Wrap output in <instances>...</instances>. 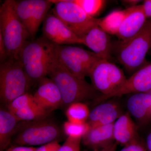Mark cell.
<instances>
[{
    "instance_id": "1",
    "label": "cell",
    "mask_w": 151,
    "mask_h": 151,
    "mask_svg": "<svg viewBox=\"0 0 151 151\" xmlns=\"http://www.w3.org/2000/svg\"><path fill=\"white\" fill-rule=\"evenodd\" d=\"M58 45L43 37L25 43L18 60L32 82H39L48 75L58 59Z\"/></svg>"
},
{
    "instance_id": "2",
    "label": "cell",
    "mask_w": 151,
    "mask_h": 151,
    "mask_svg": "<svg viewBox=\"0 0 151 151\" xmlns=\"http://www.w3.org/2000/svg\"><path fill=\"white\" fill-rule=\"evenodd\" d=\"M59 89L63 105L99 99L98 92L85 79L76 77L65 68L58 59L48 74Z\"/></svg>"
},
{
    "instance_id": "3",
    "label": "cell",
    "mask_w": 151,
    "mask_h": 151,
    "mask_svg": "<svg viewBox=\"0 0 151 151\" xmlns=\"http://www.w3.org/2000/svg\"><path fill=\"white\" fill-rule=\"evenodd\" d=\"M117 59L129 73H135L146 63L145 57L151 48V23L147 21L140 31L127 40L118 42Z\"/></svg>"
},
{
    "instance_id": "4",
    "label": "cell",
    "mask_w": 151,
    "mask_h": 151,
    "mask_svg": "<svg viewBox=\"0 0 151 151\" xmlns=\"http://www.w3.org/2000/svg\"><path fill=\"white\" fill-rule=\"evenodd\" d=\"M0 34L4 42L7 58L18 60L21 50L30 36L17 15L13 0H6L0 7Z\"/></svg>"
},
{
    "instance_id": "5",
    "label": "cell",
    "mask_w": 151,
    "mask_h": 151,
    "mask_svg": "<svg viewBox=\"0 0 151 151\" xmlns=\"http://www.w3.org/2000/svg\"><path fill=\"white\" fill-rule=\"evenodd\" d=\"M33 83L18 60L7 58L0 65V98L7 105L28 93Z\"/></svg>"
},
{
    "instance_id": "6",
    "label": "cell",
    "mask_w": 151,
    "mask_h": 151,
    "mask_svg": "<svg viewBox=\"0 0 151 151\" xmlns=\"http://www.w3.org/2000/svg\"><path fill=\"white\" fill-rule=\"evenodd\" d=\"M19 129L13 141L14 146L40 145L62 137V131L59 126L47 118L33 122H25Z\"/></svg>"
},
{
    "instance_id": "7",
    "label": "cell",
    "mask_w": 151,
    "mask_h": 151,
    "mask_svg": "<svg viewBox=\"0 0 151 151\" xmlns=\"http://www.w3.org/2000/svg\"><path fill=\"white\" fill-rule=\"evenodd\" d=\"M52 12L73 33L83 39L89 31L99 26L100 19L87 14L73 0H51Z\"/></svg>"
},
{
    "instance_id": "8",
    "label": "cell",
    "mask_w": 151,
    "mask_h": 151,
    "mask_svg": "<svg viewBox=\"0 0 151 151\" xmlns=\"http://www.w3.org/2000/svg\"><path fill=\"white\" fill-rule=\"evenodd\" d=\"M88 76L92 84L103 94L101 100L113 97L122 88L127 78L119 67L108 60L100 59L90 70Z\"/></svg>"
},
{
    "instance_id": "9",
    "label": "cell",
    "mask_w": 151,
    "mask_h": 151,
    "mask_svg": "<svg viewBox=\"0 0 151 151\" xmlns=\"http://www.w3.org/2000/svg\"><path fill=\"white\" fill-rule=\"evenodd\" d=\"M57 55L63 67L76 77L82 79L88 76L95 63L101 59L92 52L68 45H58Z\"/></svg>"
},
{
    "instance_id": "10",
    "label": "cell",
    "mask_w": 151,
    "mask_h": 151,
    "mask_svg": "<svg viewBox=\"0 0 151 151\" xmlns=\"http://www.w3.org/2000/svg\"><path fill=\"white\" fill-rule=\"evenodd\" d=\"M52 5L51 0L14 1L17 15L31 37L37 32Z\"/></svg>"
},
{
    "instance_id": "11",
    "label": "cell",
    "mask_w": 151,
    "mask_h": 151,
    "mask_svg": "<svg viewBox=\"0 0 151 151\" xmlns=\"http://www.w3.org/2000/svg\"><path fill=\"white\" fill-rule=\"evenodd\" d=\"M42 37L57 45L81 44L82 39L78 37L53 13H49L45 19L42 28Z\"/></svg>"
},
{
    "instance_id": "12",
    "label": "cell",
    "mask_w": 151,
    "mask_h": 151,
    "mask_svg": "<svg viewBox=\"0 0 151 151\" xmlns=\"http://www.w3.org/2000/svg\"><path fill=\"white\" fill-rule=\"evenodd\" d=\"M39 82L38 87L33 94L39 106L50 113L63 105L59 89L51 78L45 77Z\"/></svg>"
},
{
    "instance_id": "13",
    "label": "cell",
    "mask_w": 151,
    "mask_h": 151,
    "mask_svg": "<svg viewBox=\"0 0 151 151\" xmlns=\"http://www.w3.org/2000/svg\"><path fill=\"white\" fill-rule=\"evenodd\" d=\"M126 11V16L116 35L121 41L134 36L140 31L147 21L142 5L127 8Z\"/></svg>"
},
{
    "instance_id": "14",
    "label": "cell",
    "mask_w": 151,
    "mask_h": 151,
    "mask_svg": "<svg viewBox=\"0 0 151 151\" xmlns=\"http://www.w3.org/2000/svg\"><path fill=\"white\" fill-rule=\"evenodd\" d=\"M151 90V63H146L132 76L113 97L130 93H145Z\"/></svg>"
},
{
    "instance_id": "15",
    "label": "cell",
    "mask_w": 151,
    "mask_h": 151,
    "mask_svg": "<svg viewBox=\"0 0 151 151\" xmlns=\"http://www.w3.org/2000/svg\"><path fill=\"white\" fill-rule=\"evenodd\" d=\"M84 45L101 59L111 61L112 45L109 34L99 26L95 27L83 38Z\"/></svg>"
},
{
    "instance_id": "16",
    "label": "cell",
    "mask_w": 151,
    "mask_h": 151,
    "mask_svg": "<svg viewBox=\"0 0 151 151\" xmlns=\"http://www.w3.org/2000/svg\"><path fill=\"white\" fill-rule=\"evenodd\" d=\"M114 123L105 126L90 128L82 138L83 144L94 151L102 150L114 143Z\"/></svg>"
},
{
    "instance_id": "17",
    "label": "cell",
    "mask_w": 151,
    "mask_h": 151,
    "mask_svg": "<svg viewBox=\"0 0 151 151\" xmlns=\"http://www.w3.org/2000/svg\"><path fill=\"white\" fill-rule=\"evenodd\" d=\"M119 106L108 102L97 105L90 111L88 123L90 128L113 124L121 116Z\"/></svg>"
},
{
    "instance_id": "18",
    "label": "cell",
    "mask_w": 151,
    "mask_h": 151,
    "mask_svg": "<svg viewBox=\"0 0 151 151\" xmlns=\"http://www.w3.org/2000/svg\"><path fill=\"white\" fill-rule=\"evenodd\" d=\"M114 139L123 145L137 143V128L128 113L121 115L113 125Z\"/></svg>"
},
{
    "instance_id": "19",
    "label": "cell",
    "mask_w": 151,
    "mask_h": 151,
    "mask_svg": "<svg viewBox=\"0 0 151 151\" xmlns=\"http://www.w3.org/2000/svg\"><path fill=\"white\" fill-rule=\"evenodd\" d=\"M127 107L135 119L142 123L147 122L151 118V93H135L127 100Z\"/></svg>"
},
{
    "instance_id": "20",
    "label": "cell",
    "mask_w": 151,
    "mask_h": 151,
    "mask_svg": "<svg viewBox=\"0 0 151 151\" xmlns=\"http://www.w3.org/2000/svg\"><path fill=\"white\" fill-rule=\"evenodd\" d=\"M12 113L7 109L0 110V151H5L12 142L19 122Z\"/></svg>"
},
{
    "instance_id": "21",
    "label": "cell",
    "mask_w": 151,
    "mask_h": 151,
    "mask_svg": "<svg viewBox=\"0 0 151 151\" xmlns=\"http://www.w3.org/2000/svg\"><path fill=\"white\" fill-rule=\"evenodd\" d=\"M126 15V10L113 11L100 19L99 26L108 34L116 35Z\"/></svg>"
},
{
    "instance_id": "22",
    "label": "cell",
    "mask_w": 151,
    "mask_h": 151,
    "mask_svg": "<svg viewBox=\"0 0 151 151\" xmlns=\"http://www.w3.org/2000/svg\"><path fill=\"white\" fill-rule=\"evenodd\" d=\"M12 113L19 122H33L47 118L50 113L35 103Z\"/></svg>"
},
{
    "instance_id": "23",
    "label": "cell",
    "mask_w": 151,
    "mask_h": 151,
    "mask_svg": "<svg viewBox=\"0 0 151 151\" xmlns=\"http://www.w3.org/2000/svg\"><path fill=\"white\" fill-rule=\"evenodd\" d=\"M90 112L86 104L77 102L68 106L65 111V116L68 122L82 124L88 120Z\"/></svg>"
},
{
    "instance_id": "24",
    "label": "cell",
    "mask_w": 151,
    "mask_h": 151,
    "mask_svg": "<svg viewBox=\"0 0 151 151\" xmlns=\"http://www.w3.org/2000/svg\"><path fill=\"white\" fill-rule=\"evenodd\" d=\"M90 129V125L87 122L77 124L67 121L63 125V132L67 137L73 139H82Z\"/></svg>"
},
{
    "instance_id": "25",
    "label": "cell",
    "mask_w": 151,
    "mask_h": 151,
    "mask_svg": "<svg viewBox=\"0 0 151 151\" xmlns=\"http://www.w3.org/2000/svg\"><path fill=\"white\" fill-rule=\"evenodd\" d=\"M90 16L94 17L100 12L105 3L103 0H73Z\"/></svg>"
},
{
    "instance_id": "26",
    "label": "cell",
    "mask_w": 151,
    "mask_h": 151,
    "mask_svg": "<svg viewBox=\"0 0 151 151\" xmlns=\"http://www.w3.org/2000/svg\"><path fill=\"white\" fill-rule=\"evenodd\" d=\"M33 95L27 93L17 97L7 105V110L12 113L35 104Z\"/></svg>"
},
{
    "instance_id": "27",
    "label": "cell",
    "mask_w": 151,
    "mask_h": 151,
    "mask_svg": "<svg viewBox=\"0 0 151 151\" xmlns=\"http://www.w3.org/2000/svg\"><path fill=\"white\" fill-rule=\"evenodd\" d=\"M81 139L67 137L58 151H80Z\"/></svg>"
},
{
    "instance_id": "28",
    "label": "cell",
    "mask_w": 151,
    "mask_h": 151,
    "mask_svg": "<svg viewBox=\"0 0 151 151\" xmlns=\"http://www.w3.org/2000/svg\"><path fill=\"white\" fill-rule=\"evenodd\" d=\"M60 147L58 141H54L39 147L36 151H58Z\"/></svg>"
},
{
    "instance_id": "29",
    "label": "cell",
    "mask_w": 151,
    "mask_h": 151,
    "mask_svg": "<svg viewBox=\"0 0 151 151\" xmlns=\"http://www.w3.org/2000/svg\"><path fill=\"white\" fill-rule=\"evenodd\" d=\"M121 151H146V150L142 146L137 142L125 146Z\"/></svg>"
},
{
    "instance_id": "30",
    "label": "cell",
    "mask_w": 151,
    "mask_h": 151,
    "mask_svg": "<svg viewBox=\"0 0 151 151\" xmlns=\"http://www.w3.org/2000/svg\"><path fill=\"white\" fill-rule=\"evenodd\" d=\"M7 58L6 49L2 35L0 34V60L1 63Z\"/></svg>"
},
{
    "instance_id": "31",
    "label": "cell",
    "mask_w": 151,
    "mask_h": 151,
    "mask_svg": "<svg viewBox=\"0 0 151 151\" xmlns=\"http://www.w3.org/2000/svg\"><path fill=\"white\" fill-rule=\"evenodd\" d=\"M36 149L32 147L23 146H13L8 148L5 151H36Z\"/></svg>"
},
{
    "instance_id": "32",
    "label": "cell",
    "mask_w": 151,
    "mask_h": 151,
    "mask_svg": "<svg viewBox=\"0 0 151 151\" xmlns=\"http://www.w3.org/2000/svg\"><path fill=\"white\" fill-rule=\"evenodd\" d=\"M142 5L143 11L147 18H151V0L143 1Z\"/></svg>"
},
{
    "instance_id": "33",
    "label": "cell",
    "mask_w": 151,
    "mask_h": 151,
    "mask_svg": "<svg viewBox=\"0 0 151 151\" xmlns=\"http://www.w3.org/2000/svg\"><path fill=\"white\" fill-rule=\"evenodd\" d=\"M122 2L124 3L125 5L128 6V8L138 5V3L141 1L137 0H127V1H122Z\"/></svg>"
},
{
    "instance_id": "34",
    "label": "cell",
    "mask_w": 151,
    "mask_h": 151,
    "mask_svg": "<svg viewBox=\"0 0 151 151\" xmlns=\"http://www.w3.org/2000/svg\"><path fill=\"white\" fill-rule=\"evenodd\" d=\"M116 148H117V144L116 142H114L110 145L108 146V147L97 151H116Z\"/></svg>"
},
{
    "instance_id": "35",
    "label": "cell",
    "mask_w": 151,
    "mask_h": 151,
    "mask_svg": "<svg viewBox=\"0 0 151 151\" xmlns=\"http://www.w3.org/2000/svg\"><path fill=\"white\" fill-rule=\"evenodd\" d=\"M147 147L149 151H151V132L147 136L146 139Z\"/></svg>"
},
{
    "instance_id": "36",
    "label": "cell",
    "mask_w": 151,
    "mask_h": 151,
    "mask_svg": "<svg viewBox=\"0 0 151 151\" xmlns=\"http://www.w3.org/2000/svg\"><path fill=\"white\" fill-rule=\"evenodd\" d=\"M150 22L151 23V18L150 19Z\"/></svg>"
}]
</instances>
